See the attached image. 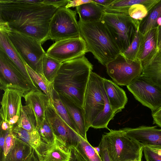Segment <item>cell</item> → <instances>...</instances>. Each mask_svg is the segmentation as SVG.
<instances>
[{
	"mask_svg": "<svg viewBox=\"0 0 161 161\" xmlns=\"http://www.w3.org/2000/svg\"><path fill=\"white\" fill-rule=\"evenodd\" d=\"M93 65L85 55L61 63L54 83V89L83 108L84 95Z\"/></svg>",
	"mask_w": 161,
	"mask_h": 161,
	"instance_id": "cell-1",
	"label": "cell"
},
{
	"mask_svg": "<svg viewBox=\"0 0 161 161\" xmlns=\"http://www.w3.org/2000/svg\"><path fill=\"white\" fill-rule=\"evenodd\" d=\"M58 9L43 3H30L25 0H0V22L16 25L49 23Z\"/></svg>",
	"mask_w": 161,
	"mask_h": 161,
	"instance_id": "cell-2",
	"label": "cell"
},
{
	"mask_svg": "<svg viewBox=\"0 0 161 161\" xmlns=\"http://www.w3.org/2000/svg\"><path fill=\"white\" fill-rule=\"evenodd\" d=\"M78 22L80 36L85 41L89 52L102 65L106 66L120 53L108 29L100 20Z\"/></svg>",
	"mask_w": 161,
	"mask_h": 161,
	"instance_id": "cell-3",
	"label": "cell"
},
{
	"mask_svg": "<svg viewBox=\"0 0 161 161\" xmlns=\"http://www.w3.org/2000/svg\"><path fill=\"white\" fill-rule=\"evenodd\" d=\"M103 22L120 51L123 53L133 41L138 29L139 20L128 14L104 12Z\"/></svg>",
	"mask_w": 161,
	"mask_h": 161,
	"instance_id": "cell-4",
	"label": "cell"
},
{
	"mask_svg": "<svg viewBox=\"0 0 161 161\" xmlns=\"http://www.w3.org/2000/svg\"><path fill=\"white\" fill-rule=\"evenodd\" d=\"M102 138L112 161H126L142 157L143 147L128 136L122 129L109 130Z\"/></svg>",
	"mask_w": 161,
	"mask_h": 161,
	"instance_id": "cell-5",
	"label": "cell"
},
{
	"mask_svg": "<svg viewBox=\"0 0 161 161\" xmlns=\"http://www.w3.org/2000/svg\"><path fill=\"white\" fill-rule=\"evenodd\" d=\"M5 32L25 64L36 72L43 73L42 60L46 52L41 43L36 39L10 30Z\"/></svg>",
	"mask_w": 161,
	"mask_h": 161,
	"instance_id": "cell-6",
	"label": "cell"
},
{
	"mask_svg": "<svg viewBox=\"0 0 161 161\" xmlns=\"http://www.w3.org/2000/svg\"><path fill=\"white\" fill-rule=\"evenodd\" d=\"M103 78L92 71L85 92L83 109L87 130L91 127L92 122L103 110L106 95Z\"/></svg>",
	"mask_w": 161,
	"mask_h": 161,
	"instance_id": "cell-7",
	"label": "cell"
},
{
	"mask_svg": "<svg viewBox=\"0 0 161 161\" xmlns=\"http://www.w3.org/2000/svg\"><path fill=\"white\" fill-rule=\"evenodd\" d=\"M76 13L69 8L62 7L54 14L49 23L50 39L55 42L80 36Z\"/></svg>",
	"mask_w": 161,
	"mask_h": 161,
	"instance_id": "cell-8",
	"label": "cell"
},
{
	"mask_svg": "<svg viewBox=\"0 0 161 161\" xmlns=\"http://www.w3.org/2000/svg\"><path fill=\"white\" fill-rule=\"evenodd\" d=\"M0 88L19 90L25 96L33 90H37L28 81L16 65L0 49Z\"/></svg>",
	"mask_w": 161,
	"mask_h": 161,
	"instance_id": "cell-9",
	"label": "cell"
},
{
	"mask_svg": "<svg viewBox=\"0 0 161 161\" xmlns=\"http://www.w3.org/2000/svg\"><path fill=\"white\" fill-rule=\"evenodd\" d=\"M105 67L108 75L114 82L120 86H126L141 75L143 69L139 60L128 59L120 54Z\"/></svg>",
	"mask_w": 161,
	"mask_h": 161,
	"instance_id": "cell-10",
	"label": "cell"
},
{
	"mask_svg": "<svg viewBox=\"0 0 161 161\" xmlns=\"http://www.w3.org/2000/svg\"><path fill=\"white\" fill-rule=\"evenodd\" d=\"M86 42L81 36L56 41L46 52V54L60 63L75 59L88 52Z\"/></svg>",
	"mask_w": 161,
	"mask_h": 161,
	"instance_id": "cell-11",
	"label": "cell"
},
{
	"mask_svg": "<svg viewBox=\"0 0 161 161\" xmlns=\"http://www.w3.org/2000/svg\"><path fill=\"white\" fill-rule=\"evenodd\" d=\"M127 87L135 99L149 108L152 113L161 107V88L141 75Z\"/></svg>",
	"mask_w": 161,
	"mask_h": 161,
	"instance_id": "cell-12",
	"label": "cell"
},
{
	"mask_svg": "<svg viewBox=\"0 0 161 161\" xmlns=\"http://www.w3.org/2000/svg\"><path fill=\"white\" fill-rule=\"evenodd\" d=\"M45 116L55 136L64 146L69 149L78 145L80 136L61 118L49 100L46 108Z\"/></svg>",
	"mask_w": 161,
	"mask_h": 161,
	"instance_id": "cell-13",
	"label": "cell"
},
{
	"mask_svg": "<svg viewBox=\"0 0 161 161\" xmlns=\"http://www.w3.org/2000/svg\"><path fill=\"white\" fill-rule=\"evenodd\" d=\"M126 134L143 147H161V129L156 126H142L135 128L122 129Z\"/></svg>",
	"mask_w": 161,
	"mask_h": 161,
	"instance_id": "cell-14",
	"label": "cell"
},
{
	"mask_svg": "<svg viewBox=\"0 0 161 161\" xmlns=\"http://www.w3.org/2000/svg\"><path fill=\"white\" fill-rule=\"evenodd\" d=\"M1 102V120L8 122L15 116H20L22 105L21 99L24 95L19 90L11 88L3 90Z\"/></svg>",
	"mask_w": 161,
	"mask_h": 161,
	"instance_id": "cell-15",
	"label": "cell"
},
{
	"mask_svg": "<svg viewBox=\"0 0 161 161\" xmlns=\"http://www.w3.org/2000/svg\"><path fill=\"white\" fill-rule=\"evenodd\" d=\"M159 26L153 28L143 35L137 59L142 68L149 64L159 52L158 39Z\"/></svg>",
	"mask_w": 161,
	"mask_h": 161,
	"instance_id": "cell-16",
	"label": "cell"
},
{
	"mask_svg": "<svg viewBox=\"0 0 161 161\" xmlns=\"http://www.w3.org/2000/svg\"><path fill=\"white\" fill-rule=\"evenodd\" d=\"M23 97L26 104L30 107L34 114L37 129L46 119L45 112L49 102V98L40 89L32 90Z\"/></svg>",
	"mask_w": 161,
	"mask_h": 161,
	"instance_id": "cell-17",
	"label": "cell"
},
{
	"mask_svg": "<svg viewBox=\"0 0 161 161\" xmlns=\"http://www.w3.org/2000/svg\"><path fill=\"white\" fill-rule=\"evenodd\" d=\"M49 23H35L20 25H8L5 23L7 24L11 31L34 38L42 44L47 40L50 39Z\"/></svg>",
	"mask_w": 161,
	"mask_h": 161,
	"instance_id": "cell-18",
	"label": "cell"
},
{
	"mask_svg": "<svg viewBox=\"0 0 161 161\" xmlns=\"http://www.w3.org/2000/svg\"><path fill=\"white\" fill-rule=\"evenodd\" d=\"M105 91L112 109L116 114L124 108L128 98L125 91L111 80L103 78Z\"/></svg>",
	"mask_w": 161,
	"mask_h": 161,
	"instance_id": "cell-19",
	"label": "cell"
},
{
	"mask_svg": "<svg viewBox=\"0 0 161 161\" xmlns=\"http://www.w3.org/2000/svg\"><path fill=\"white\" fill-rule=\"evenodd\" d=\"M13 132L17 138L32 147L36 152L40 161L43 153L47 149L49 145L43 142L36 129L30 131L16 125L14 127Z\"/></svg>",
	"mask_w": 161,
	"mask_h": 161,
	"instance_id": "cell-20",
	"label": "cell"
},
{
	"mask_svg": "<svg viewBox=\"0 0 161 161\" xmlns=\"http://www.w3.org/2000/svg\"><path fill=\"white\" fill-rule=\"evenodd\" d=\"M0 49L3 51L14 63L31 84L36 89H40L31 80L27 70L25 63L11 43L7 34L2 31H0Z\"/></svg>",
	"mask_w": 161,
	"mask_h": 161,
	"instance_id": "cell-21",
	"label": "cell"
},
{
	"mask_svg": "<svg viewBox=\"0 0 161 161\" xmlns=\"http://www.w3.org/2000/svg\"><path fill=\"white\" fill-rule=\"evenodd\" d=\"M59 96L75 126L79 135L85 140H87L86 137L87 130L86 125L84 109L69 99L60 95Z\"/></svg>",
	"mask_w": 161,
	"mask_h": 161,
	"instance_id": "cell-22",
	"label": "cell"
},
{
	"mask_svg": "<svg viewBox=\"0 0 161 161\" xmlns=\"http://www.w3.org/2000/svg\"><path fill=\"white\" fill-rule=\"evenodd\" d=\"M160 0H115L110 5L103 7L104 12L128 14L130 7L137 4L145 6L148 11L159 1Z\"/></svg>",
	"mask_w": 161,
	"mask_h": 161,
	"instance_id": "cell-23",
	"label": "cell"
},
{
	"mask_svg": "<svg viewBox=\"0 0 161 161\" xmlns=\"http://www.w3.org/2000/svg\"><path fill=\"white\" fill-rule=\"evenodd\" d=\"M70 155L69 149L55 137L53 143L49 145L39 161H68Z\"/></svg>",
	"mask_w": 161,
	"mask_h": 161,
	"instance_id": "cell-24",
	"label": "cell"
},
{
	"mask_svg": "<svg viewBox=\"0 0 161 161\" xmlns=\"http://www.w3.org/2000/svg\"><path fill=\"white\" fill-rule=\"evenodd\" d=\"M103 8L92 1L76 7L75 11L83 21L92 22L102 19L104 13Z\"/></svg>",
	"mask_w": 161,
	"mask_h": 161,
	"instance_id": "cell-25",
	"label": "cell"
},
{
	"mask_svg": "<svg viewBox=\"0 0 161 161\" xmlns=\"http://www.w3.org/2000/svg\"><path fill=\"white\" fill-rule=\"evenodd\" d=\"M25 64L27 70L33 82L47 96L50 103L53 104L54 82L49 81L43 73L37 72L27 64Z\"/></svg>",
	"mask_w": 161,
	"mask_h": 161,
	"instance_id": "cell-26",
	"label": "cell"
},
{
	"mask_svg": "<svg viewBox=\"0 0 161 161\" xmlns=\"http://www.w3.org/2000/svg\"><path fill=\"white\" fill-rule=\"evenodd\" d=\"M161 17V0L148 11L147 15L139 21L138 29L143 35L158 26L157 21Z\"/></svg>",
	"mask_w": 161,
	"mask_h": 161,
	"instance_id": "cell-27",
	"label": "cell"
},
{
	"mask_svg": "<svg viewBox=\"0 0 161 161\" xmlns=\"http://www.w3.org/2000/svg\"><path fill=\"white\" fill-rule=\"evenodd\" d=\"M32 149L28 144L16 138L14 146L2 161H24Z\"/></svg>",
	"mask_w": 161,
	"mask_h": 161,
	"instance_id": "cell-28",
	"label": "cell"
},
{
	"mask_svg": "<svg viewBox=\"0 0 161 161\" xmlns=\"http://www.w3.org/2000/svg\"><path fill=\"white\" fill-rule=\"evenodd\" d=\"M115 114L111 109L106 95L104 108L94 120L91 127L95 129L105 128L109 130L108 127V124L110 120L113 119Z\"/></svg>",
	"mask_w": 161,
	"mask_h": 161,
	"instance_id": "cell-29",
	"label": "cell"
},
{
	"mask_svg": "<svg viewBox=\"0 0 161 161\" xmlns=\"http://www.w3.org/2000/svg\"><path fill=\"white\" fill-rule=\"evenodd\" d=\"M17 125L30 131L36 129V121L34 114L28 105H22Z\"/></svg>",
	"mask_w": 161,
	"mask_h": 161,
	"instance_id": "cell-30",
	"label": "cell"
},
{
	"mask_svg": "<svg viewBox=\"0 0 161 161\" xmlns=\"http://www.w3.org/2000/svg\"><path fill=\"white\" fill-rule=\"evenodd\" d=\"M61 63L46 54L44 56L42 63L43 73L48 80L54 82Z\"/></svg>",
	"mask_w": 161,
	"mask_h": 161,
	"instance_id": "cell-31",
	"label": "cell"
},
{
	"mask_svg": "<svg viewBox=\"0 0 161 161\" xmlns=\"http://www.w3.org/2000/svg\"><path fill=\"white\" fill-rule=\"evenodd\" d=\"M141 75L161 88V64L151 63L143 68Z\"/></svg>",
	"mask_w": 161,
	"mask_h": 161,
	"instance_id": "cell-32",
	"label": "cell"
},
{
	"mask_svg": "<svg viewBox=\"0 0 161 161\" xmlns=\"http://www.w3.org/2000/svg\"><path fill=\"white\" fill-rule=\"evenodd\" d=\"M53 105L61 118L69 126L78 134L75 126L67 109L61 100L59 94L55 89L53 92Z\"/></svg>",
	"mask_w": 161,
	"mask_h": 161,
	"instance_id": "cell-33",
	"label": "cell"
},
{
	"mask_svg": "<svg viewBox=\"0 0 161 161\" xmlns=\"http://www.w3.org/2000/svg\"><path fill=\"white\" fill-rule=\"evenodd\" d=\"M87 161H103L99 154L88 142L81 137L78 145L75 147Z\"/></svg>",
	"mask_w": 161,
	"mask_h": 161,
	"instance_id": "cell-34",
	"label": "cell"
},
{
	"mask_svg": "<svg viewBox=\"0 0 161 161\" xmlns=\"http://www.w3.org/2000/svg\"><path fill=\"white\" fill-rule=\"evenodd\" d=\"M143 35L138 29L134 39L130 46L123 53L120 54L128 59L133 61L137 60L138 53Z\"/></svg>",
	"mask_w": 161,
	"mask_h": 161,
	"instance_id": "cell-35",
	"label": "cell"
},
{
	"mask_svg": "<svg viewBox=\"0 0 161 161\" xmlns=\"http://www.w3.org/2000/svg\"><path fill=\"white\" fill-rule=\"evenodd\" d=\"M36 130L43 142L49 145L53 143L55 136L51 126L46 119L41 126Z\"/></svg>",
	"mask_w": 161,
	"mask_h": 161,
	"instance_id": "cell-36",
	"label": "cell"
},
{
	"mask_svg": "<svg viewBox=\"0 0 161 161\" xmlns=\"http://www.w3.org/2000/svg\"><path fill=\"white\" fill-rule=\"evenodd\" d=\"M148 10L144 5L137 4L131 6L129 8L128 14L134 19L141 20L147 14Z\"/></svg>",
	"mask_w": 161,
	"mask_h": 161,
	"instance_id": "cell-37",
	"label": "cell"
},
{
	"mask_svg": "<svg viewBox=\"0 0 161 161\" xmlns=\"http://www.w3.org/2000/svg\"><path fill=\"white\" fill-rule=\"evenodd\" d=\"M143 151L146 161H161V147L145 146Z\"/></svg>",
	"mask_w": 161,
	"mask_h": 161,
	"instance_id": "cell-38",
	"label": "cell"
},
{
	"mask_svg": "<svg viewBox=\"0 0 161 161\" xmlns=\"http://www.w3.org/2000/svg\"><path fill=\"white\" fill-rule=\"evenodd\" d=\"M17 137L13 132H10L6 136L3 146V153L1 161H2L14 146Z\"/></svg>",
	"mask_w": 161,
	"mask_h": 161,
	"instance_id": "cell-39",
	"label": "cell"
},
{
	"mask_svg": "<svg viewBox=\"0 0 161 161\" xmlns=\"http://www.w3.org/2000/svg\"><path fill=\"white\" fill-rule=\"evenodd\" d=\"M98 147L100 148L99 154L103 161H112L108 154L104 140L102 138Z\"/></svg>",
	"mask_w": 161,
	"mask_h": 161,
	"instance_id": "cell-40",
	"label": "cell"
},
{
	"mask_svg": "<svg viewBox=\"0 0 161 161\" xmlns=\"http://www.w3.org/2000/svg\"><path fill=\"white\" fill-rule=\"evenodd\" d=\"M68 0H43L42 3L45 5H52L58 8L61 7H64Z\"/></svg>",
	"mask_w": 161,
	"mask_h": 161,
	"instance_id": "cell-41",
	"label": "cell"
},
{
	"mask_svg": "<svg viewBox=\"0 0 161 161\" xmlns=\"http://www.w3.org/2000/svg\"><path fill=\"white\" fill-rule=\"evenodd\" d=\"M92 2V0H69L67 3L64 7L66 8H69L70 7H76L81 5Z\"/></svg>",
	"mask_w": 161,
	"mask_h": 161,
	"instance_id": "cell-42",
	"label": "cell"
},
{
	"mask_svg": "<svg viewBox=\"0 0 161 161\" xmlns=\"http://www.w3.org/2000/svg\"><path fill=\"white\" fill-rule=\"evenodd\" d=\"M153 123L161 127V107L157 110L152 113Z\"/></svg>",
	"mask_w": 161,
	"mask_h": 161,
	"instance_id": "cell-43",
	"label": "cell"
},
{
	"mask_svg": "<svg viewBox=\"0 0 161 161\" xmlns=\"http://www.w3.org/2000/svg\"><path fill=\"white\" fill-rule=\"evenodd\" d=\"M14 126L10 125L8 122L1 120L0 130L6 132H10L13 130Z\"/></svg>",
	"mask_w": 161,
	"mask_h": 161,
	"instance_id": "cell-44",
	"label": "cell"
},
{
	"mask_svg": "<svg viewBox=\"0 0 161 161\" xmlns=\"http://www.w3.org/2000/svg\"><path fill=\"white\" fill-rule=\"evenodd\" d=\"M0 130V147L1 154H3V146L5 139L7 135L9 132Z\"/></svg>",
	"mask_w": 161,
	"mask_h": 161,
	"instance_id": "cell-45",
	"label": "cell"
},
{
	"mask_svg": "<svg viewBox=\"0 0 161 161\" xmlns=\"http://www.w3.org/2000/svg\"><path fill=\"white\" fill-rule=\"evenodd\" d=\"M115 0H92L96 3L103 7H107L110 5Z\"/></svg>",
	"mask_w": 161,
	"mask_h": 161,
	"instance_id": "cell-46",
	"label": "cell"
},
{
	"mask_svg": "<svg viewBox=\"0 0 161 161\" xmlns=\"http://www.w3.org/2000/svg\"><path fill=\"white\" fill-rule=\"evenodd\" d=\"M24 161H39V160L36 152L33 149L31 154Z\"/></svg>",
	"mask_w": 161,
	"mask_h": 161,
	"instance_id": "cell-47",
	"label": "cell"
},
{
	"mask_svg": "<svg viewBox=\"0 0 161 161\" xmlns=\"http://www.w3.org/2000/svg\"><path fill=\"white\" fill-rule=\"evenodd\" d=\"M70 157L68 161H78L75 152L74 147H71L69 149Z\"/></svg>",
	"mask_w": 161,
	"mask_h": 161,
	"instance_id": "cell-48",
	"label": "cell"
},
{
	"mask_svg": "<svg viewBox=\"0 0 161 161\" xmlns=\"http://www.w3.org/2000/svg\"><path fill=\"white\" fill-rule=\"evenodd\" d=\"M151 63L161 64V50L159 51Z\"/></svg>",
	"mask_w": 161,
	"mask_h": 161,
	"instance_id": "cell-49",
	"label": "cell"
},
{
	"mask_svg": "<svg viewBox=\"0 0 161 161\" xmlns=\"http://www.w3.org/2000/svg\"><path fill=\"white\" fill-rule=\"evenodd\" d=\"M78 161H87L83 155L74 147Z\"/></svg>",
	"mask_w": 161,
	"mask_h": 161,
	"instance_id": "cell-50",
	"label": "cell"
},
{
	"mask_svg": "<svg viewBox=\"0 0 161 161\" xmlns=\"http://www.w3.org/2000/svg\"><path fill=\"white\" fill-rule=\"evenodd\" d=\"M161 42V26L159 27L158 32V46Z\"/></svg>",
	"mask_w": 161,
	"mask_h": 161,
	"instance_id": "cell-51",
	"label": "cell"
},
{
	"mask_svg": "<svg viewBox=\"0 0 161 161\" xmlns=\"http://www.w3.org/2000/svg\"><path fill=\"white\" fill-rule=\"evenodd\" d=\"M158 25L159 27L161 26V17L158 18L157 21Z\"/></svg>",
	"mask_w": 161,
	"mask_h": 161,
	"instance_id": "cell-52",
	"label": "cell"
},
{
	"mask_svg": "<svg viewBox=\"0 0 161 161\" xmlns=\"http://www.w3.org/2000/svg\"><path fill=\"white\" fill-rule=\"evenodd\" d=\"M142 157L137 159H135L134 160H130L126 161H141Z\"/></svg>",
	"mask_w": 161,
	"mask_h": 161,
	"instance_id": "cell-53",
	"label": "cell"
},
{
	"mask_svg": "<svg viewBox=\"0 0 161 161\" xmlns=\"http://www.w3.org/2000/svg\"><path fill=\"white\" fill-rule=\"evenodd\" d=\"M159 51L161 50V42L158 47Z\"/></svg>",
	"mask_w": 161,
	"mask_h": 161,
	"instance_id": "cell-54",
	"label": "cell"
}]
</instances>
